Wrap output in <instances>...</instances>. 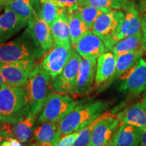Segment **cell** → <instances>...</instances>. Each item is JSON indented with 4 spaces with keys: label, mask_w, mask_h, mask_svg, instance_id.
<instances>
[{
    "label": "cell",
    "mask_w": 146,
    "mask_h": 146,
    "mask_svg": "<svg viewBox=\"0 0 146 146\" xmlns=\"http://www.w3.org/2000/svg\"><path fill=\"white\" fill-rule=\"evenodd\" d=\"M141 132L135 126L120 123L113 139L116 146H139Z\"/></svg>",
    "instance_id": "obj_21"
},
{
    "label": "cell",
    "mask_w": 146,
    "mask_h": 146,
    "mask_svg": "<svg viewBox=\"0 0 146 146\" xmlns=\"http://www.w3.org/2000/svg\"><path fill=\"white\" fill-rule=\"evenodd\" d=\"M120 123L117 115L110 112H104L97 118L90 146H104L109 143L114 137Z\"/></svg>",
    "instance_id": "obj_9"
},
{
    "label": "cell",
    "mask_w": 146,
    "mask_h": 146,
    "mask_svg": "<svg viewBox=\"0 0 146 146\" xmlns=\"http://www.w3.org/2000/svg\"><path fill=\"white\" fill-rule=\"evenodd\" d=\"M51 31L55 45L71 48L68 12L64 11L56 17L51 26Z\"/></svg>",
    "instance_id": "obj_18"
},
{
    "label": "cell",
    "mask_w": 146,
    "mask_h": 146,
    "mask_svg": "<svg viewBox=\"0 0 146 146\" xmlns=\"http://www.w3.org/2000/svg\"><path fill=\"white\" fill-rule=\"evenodd\" d=\"M96 59L95 58H82L75 90L76 94H85L90 91L96 78Z\"/></svg>",
    "instance_id": "obj_15"
},
{
    "label": "cell",
    "mask_w": 146,
    "mask_h": 146,
    "mask_svg": "<svg viewBox=\"0 0 146 146\" xmlns=\"http://www.w3.org/2000/svg\"><path fill=\"white\" fill-rule=\"evenodd\" d=\"M124 9L125 10V18L114 39L115 44L124 38L141 33V20L139 16L138 11L133 3L129 2Z\"/></svg>",
    "instance_id": "obj_13"
},
{
    "label": "cell",
    "mask_w": 146,
    "mask_h": 146,
    "mask_svg": "<svg viewBox=\"0 0 146 146\" xmlns=\"http://www.w3.org/2000/svg\"><path fill=\"white\" fill-rule=\"evenodd\" d=\"M82 57L76 51L72 54L63 70L56 77L52 78V88L61 94H75L78 72Z\"/></svg>",
    "instance_id": "obj_7"
},
{
    "label": "cell",
    "mask_w": 146,
    "mask_h": 146,
    "mask_svg": "<svg viewBox=\"0 0 146 146\" xmlns=\"http://www.w3.org/2000/svg\"><path fill=\"white\" fill-rule=\"evenodd\" d=\"M36 115H29L23 119L16 122L4 123L0 129L6 131L11 137L17 139L21 143H26L31 137Z\"/></svg>",
    "instance_id": "obj_16"
},
{
    "label": "cell",
    "mask_w": 146,
    "mask_h": 146,
    "mask_svg": "<svg viewBox=\"0 0 146 146\" xmlns=\"http://www.w3.org/2000/svg\"><path fill=\"white\" fill-rule=\"evenodd\" d=\"M128 3L129 0H87V5L110 9L124 8Z\"/></svg>",
    "instance_id": "obj_30"
},
{
    "label": "cell",
    "mask_w": 146,
    "mask_h": 146,
    "mask_svg": "<svg viewBox=\"0 0 146 146\" xmlns=\"http://www.w3.org/2000/svg\"><path fill=\"white\" fill-rule=\"evenodd\" d=\"M28 28L45 52L50 50L53 45V36L51 27L46 21L40 16L28 22Z\"/></svg>",
    "instance_id": "obj_19"
},
{
    "label": "cell",
    "mask_w": 146,
    "mask_h": 146,
    "mask_svg": "<svg viewBox=\"0 0 146 146\" xmlns=\"http://www.w3.org/2000/svg\"><path fill=\"white\" fill-rule=\"evenodd\" d=\"M25 146H39V142H37L36 141L35 142H32V143H29Z\"/></svg>",
    "instance_id": "obj_39"
},
{
    "label": "cell",
    "mask_w": 146,
    "mask_h": 146,
    "mask_svg": "<svg viewBox=\"0 0 146 146\" xmlns=\"http://www.w3.org/2000/svg\"><path fill=\"white\" fill-rule=\"evenodd\" d=\"M72 50V48L55 45L45 56L41 65L52 78L56 77L63 70L70 57Z\"/></svg>",
    "instance_id": "obj_11"
},
{
    "label": "cell",
    "mask_w": 146,
    "mask_h": 146,
    "mask_svg": "<svg viewBox=\"0 0 146 146\" xmlns=\"http://www.w3.org/2000/svg\"><path fill=\"white\" fill-rule=\"evenodd\" d=\"M39 146H53L49 143H39Z\"/></svg>",
    "instance_id": "obj_41"
},
{
    "label": "cell",
    "mask_w": 146,
    "mask_h": 146,
    "mask_svg": "<svg viewBox=\"0 0 146 146\" xmlns=\"http://www.w3.org/2000/svg\"><path fill=\"white\" fill-rule=\"evenodd\" d=\"M27 116L24 87L0 85V121L12 123Z\"/></svg>",
    "instance_id": "obj_4"
},
{
    "label": "cell",
    "mask_w": 146,
    "mask_h": 146,
    "mask_svg": "<svg viewBox=\"0 0 146 146\" xmlns=\"http://www.w3.org/2000/svg\"><path fill=\"white\" fill-rule=\"evenodd\" d=\"M104 146H116V143H115L114 140L112 139V141L110 142L109 143H108L107 145H106Z\"/></svg>",
    "instance_id": "obj_40"
},
{
    "label": "cell",
    "mask_w": 146,
    "mask_h": 146,
    "mask_svg": "<svg viewBox=\"0 0 146 146\" xmlns=\"http://www.w3.org/2000/svg\"><path fill=\"white\" fill-rule=\"evenodd\" d=\"M143 54V48H139L116 57V68L114 77H119L122 74L133 67L142 58Z\"/></svg>",
    "instance_id": "obj_25"
},
{
    "label": "cell",
    "mask_w": 146,
    "mask_h": 146,
    "mask_svg": "<svg viewBox=\"0 0 146 146\" xmlns=\"http://www.w3.org/2000/svg\"><path fill=\"white\" fill-rule=\"evenodd\" d=\"M51 76L41 64H35L24 86L25 100L29 115H37L47 98Z\"/></svg>",
    "instance_id": "obj_3"
},
{
    "label": "cell",
    "mask_w": 146,
    "mask_h": 146,
    "mask_svg": "<svg viewBox=\"0 0 146 146\" xmlns=\"http://www.w3.org/2000/svg\"><path fill=\"white\" fill-rule=\"evenodd\" d=\"M120 123L146 129V99L137 102L117 114Z\"/></svg>",
    "instance_id": "obj_17"
},
{
    "label": "cell",
    "mask_w": 146,
    "mask_h": 146,
    "mask_svg": "<svg viewBox=\"0 0 146 146\" xmlns=\"http://www.w3.org/2000/svg\"><path fill=\"white\" fill-rule=\"evenodd\" d=\"M61 8L68 14L75 12L82 5H87V0H56Z\"/></svg>",
    "instance_id": "obj_31"
},
{
    "label": "cell",
    "mask_w": 146,
    "mask_h": 146,
    "mask_svg": "<svg viewBox=\"0 0 146 146\" xmlns=\"http://www.w3.org/2000/svg\"><path fill=\"white\" fill-rule=\"evenodd\" d=\"M41 5L40 0H15L6 6L29 22L39 16Z\"/></svg>",
    "instance_id": "obj_23"
},
{
    "label": "cell",
    "mask_w": 146,
    "mask_h": 146,
    "mask_svg": "<svg viewBox=\"0 0 146 146\" xmlns=\"http://www.w3.org/2000/svg\"><path fill=\"white\" fill-rule=\"evenodd\" d=\"M112 9L106 8H96L89 5H82L75 12L79 14L84 23L89 29H92L94 24L102 14L106 13Z\"/></svg>",
    "instance_id": "obj_27"
},
{
    "label": "cell",
    "mask_w": 146,
    "mask_h": 146,
    "mask_svg": "<svg viewBox=\"0 0 146 146\" xmlns=\"http://www.w3.org/2000/svg\"><path fill=\"white\" fill-rule=\"evenodd\" d=\"M109 105L108 102L101 100L76 104L72 112L58 123L60 133L64 136L78 132L105 112Z\"/></svg>",
    "instance_id": "obj_2"
},
{
    "label": "cell",
    "mask_w": 146,
    "mask_h": 146,
    "mask_svg": "<svg viewBox=\"0 0 146 146\" xmlns=\"http://www.w3.org/2000/svg\"><path fill=\"white\" fill-rule=\"evenodd\" d=\"M6 85V81H5V78H3L1 73L0 72V85Z\"/></svg>",
    "instance_id": "obj_38"
},
{
    "label": "cell",
    "mask_w": 146,
    "mask_h": 146,
    "mask_svg": "<svg viewBox=\"0 0 146 146\" xmlns=\"http://www.w3.org/2000/svg\"><path fill=\"white\" fill-rule=\"evenodd\" d=\"M10 135L6 131L0 129V145L3 143L4 140L6 139L8 137H10Z\"/></svg>",
    "instance_id": "obj_35"
},
{
    "label": "cell",
    "mask_w": 146,
    "mask_h": 146,
    "mask_svg": "<svg viewBox=\"0 0 146 146\" xmlns=\"http://www.w3.org/2000/svg\"><path fill=\"white\" fill-rule=\"evenodd\" d=\"M34 128L33 135L39 143H49L56 146L61 139L59 124L56 122H45Z\"/></svg>",
    "instance_id": "obj_22"
},
{
    "label": "cell",
    "mask_w": 146,
    "mask_h": 146,
    "mask_svg": "<svg viewBox=\"0 0 146 146\" xmlns=\"http://www.w3.org/2000/svg\"><path fill=\"white\" fill-rule=\"evenodd\" d=\"M142 28V39H141V46L143 51L146 53V17L143 18L141 23Z\"/></svg>",
    "instance_id": "obj_34"
},
{
    "label": "cell",
    "mask_w": 146,
    "mask_h": 146,
    "mask_svg": "<svg viewBox=\"0 0 146 146\" xmlns=\"http://www.w3.org/2000/svg\"><path fill=\"white\" fill-rule=\"evenodd\" d=\"M39 16L50 25L51 27L53 22L58 15L64 11L56 0H42Z\"/></svg>",
    "instance_id": "obj_28"
},
{
    "label": "cell",
    "mask_w": 146,
    "mask_h": 146,
    "mask_svg": "<svg viewBox=\"0 0 146 146\" xmlns=\"http://www.w3.org/2000/svg\"><path fill=\"white\" fill-rule=\"evenodd\" d=\"M145 5H146V2H145Z\"/></svg>",
    "instance_id": "obj_42"
},
{
    "label": "cell",
    "mask_w": 146,
    "mask_h": 146,
    "mask_svg": "<svg viewBox=\"0 0 146 146\" xmlns=\"http://www.w3.org/2000/svg\"><path fill=\"white\" fill-rule=\"evenodd\" d=\"M119 77L122 79L119 89L133 95L146 91V62L141 58L135 64Z\"/></svg>",
    "instance_id": "obj_10"
},
{
    "label": "cell",
    "mask_w": 146,
    "mask_h": 146,
    "mask_svg": "<svg viewBox=\"0 0 146 146\" xmlns=\"http://www.w3.org/2000/svg\"><path fill=\"white\" fill-rule=\"evenodd\" d=\"M139 146H146V129L142 130Z\"/></svg>",
    "instance_id": "obj_36"
},
{
    "label": "cell",
    "mask_w": 146,
    "mask_h": 146,
    "mask_svg": "<svg viewBox=\"0 0 146 146\" xmlns=\"http://www.w3.org/2000/svg\"><path fill=\"white\" fill-rule=\"evenodd\" d=\"M35 61L33 60L10 62L0 61V72L5 78L6 85L16 87L25 86L35 65Z\"/></svg>",
    "instance_id": "obj_8"
},
{
    "label": "cell",
    "mask_w": 146,
    "mask_h": 146,
    "mask_svg": "<svg viewBox=\"0 0 146 146\" xmlns=\"http://www.w3.org/2000/svg\"><path fill=\"white\" fill-rule=\"evenodd\" d=\"M75 50L82 58H98L106 52L107 48L101 38L89 31L78 42Z\"/></svg>",
    "instance_id": "obj_14"
},
{
    "label": "cell",
    "mask_w": 146,
    "mask_h": 146,
    "mask_svg": "<svg viewBox=\"0 0 146 146\" xmlns=\"http://www.w3.org/2000/svg\"><path fill=\"white\" fill-rule=\"evenodd\" d=\"M4 12L0 15V43H5L10 38L28 25V21L12 9L5 6Z\"/></svg>",
    "instance_id": "obj_12"
},
{
    "label": "cell",
    "mask_w": 146,
    "mask_h": 146,
    "mask_svg": "<svg viewBox=\"0 0 146 146\" xmlns=\"http://www.w3.org/2000/svg\"><path fill=\"white\" fill-rule=\"evenodd\" d=\"M78 135V131L66 135H64L62 137H61L56 146H72Z\"/></svg>",
    "instance_id": "obj_32"
},
{
    "label": "cell",
    "mask_w": 146,
    "mask_h": 146,
    "mask_svg": "<svg viewBox=\"0 0 146 146\" xmlns=\"http://www.w3.org/2000/svg\"><path fill=\"white\" fill-rule=\"evenodd\" d=\"M76 104L77 103L72 98L66 95L51 94L47 96L42 108V112L38 118V123H59L72 112Z\"/></svg>",
    "instance_id": "obj_6"
},
{
    "label": "cell",
    "mask_w": 146,
    "mask_h": 146,
    "mask_svg": "<svg viewBox=\"0 0 146 146\" xmlns=\"http://www.w3.org/2000/svg\"><path fill=\"white\" fill-rule=\"evenodd\" d=\"M96 123L97 119L78 131L77 137L72 146H90L93 130Z\"/></svg>",
    "instance_id": "obj_29"
},
{
    "label": "cell",
    "mask_w": 146,
    "mask_h": 146,
    "mask_svg": "<svg viewBox=\"0 0 146 146\" xmlns=\"http://www.w3.org/2000/svg\"><path fill=\"white\" fill-rule=\"evenodd\" d=\"M0 146H23V145L21 142L18 141L17 139L10 137L4 140Z\"/></svg>",
    "instance_id": "obj_33"
},
{
    "label": "cell",
    "mask_w": 146,
    "mask_h": 146,
    "mask_svg": "<svg viewBox=\"0 0 146 146\" xmlns=\"http://www.w3.org/2000/svg\"><path fill=\"white\" fill-rule=\"evenodd\" d=\"M116 68V58L111 52H104L97 60V69L95 81L98 85L114 77Z\"/></svg>",
    "instance_id": "obj_20"
},
{
    "label": "cell",
    "mask_w": 146,
    "mask_h": 146,
    "mask_svg": "<svg viewBox=\"0 0 146 146\" xmlns=\"http://www.w3.org/2000/svg\"><path fill=\"white\" fill-rule=\"evenodd\" d=\"M14 1H15V0H0V10ZM40 1H41L42 0H40Z\"/></svg>",
    "instance_id": "obj_37"
},
{
    "label": "cell",
    "mask_w": 146,
    "mask_h": 146,
    "mask_svg": "<svg viewBox=\"0 0 146 146\" xmlns=\"http://www.w3.org/2000/svg\"><path fill=\"white\" fill-rule=\"evenodd\" d=\"M45 52L28 27L16 39L0 43V61L4 62L36 60Z\"/></svg>",
    "instance_id": "obj_1"
},
{
    "label": "cell",
    "mask_w": 146,
    "mask_h": 146,
    "mask_svg": "<svg viewBox=\"0 0 146 146\" xmlns=\"http://www.w3.org/2000/svg\"><path fill=\"white\" fill-rule=\"evenodd\" d=\"M141 39L142 34L139 33L120 40L112 47L113 54L116 58L122 54L137 50L140 48Z\"/></svg>",
    "instance_id": "obj_26"
},
{
    "label": "cell",
    "mask_w": 146,
    "mask_h": 146,
    "mask_svg": "<svg viewBox=\"0 0 146 146\" xmlns=\"http://www.w3.org/2000/svg\"><path fill=\"white\" fill-rule=\"evenodd\" d=\"M68 25L71 46L72 47H75L81 38L91 31L76 12L68 14Z\"/></svg>",
    "instance_id": "obj_24"
},
{
    "label": "cell",
    "mask_w": 146,
    "mask_h": 146,
    "mask_svg": "<svg viewBox=\"0 0 146 146\" xmlns=\"http://www.w3.org/2000/svg\"><path fill=\"white\" fill-rule=\"evenodd\" d=\"M124 18V12L111 10L100 16L94 23L91 31L101 38L107 50H112L115 45L114 39L119 31Z\"/></svg>",
    "instance_id": "obj_5"
}]
</instances>
